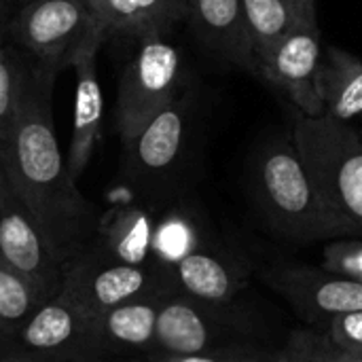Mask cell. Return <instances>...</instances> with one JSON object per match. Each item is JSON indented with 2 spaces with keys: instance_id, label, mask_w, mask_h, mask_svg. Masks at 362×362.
<instances>
[{
  "instance_id": "1",
  "label": "cell",
  "mask_w": 362,
  "mask_h": 362,
  "mask_svg": "<svg viewBox=\"0 0 362 362\" xmlns=\"http://www.w3.org/2000/svg\"><path fill=\"white\" fill-rule=\"evenodd\" d=\"M55 72L38 62L30 66L17 117L0 142V170L66 263L85 242L93 212L78 193L57 142L51 108Z\"/></svg>"
},
{
  "instance_id": "2",
  "label": "cell",
  "mask_w": 362,
  "mask_h": 362,
  "mask_svg": "<svg viewBox=\"0 0 362 362\" xmlns=\"http://www.w3.org/2000/svg\"><path fill=\"white\" fill-rule=\"evenodd\" d=\"M291 136L339 238H362L361 132L325 115L297 112Z\"/></svg>"
},
{
  "instance_id": "3",
  "label": "cell",
  "mask_w": 362,
  "mask_h": 362,
  "mask_svg": "<svg viewBox=\"0 0 362 362\" xmlns=\"http://www.w3.org/2000/svg\"><path fill=\"white\" fill-rule=\"evenodd\" d=\"M255 191L265 218L280 235L299 244L339 238L293 136L274 138L257 153Z\"/></svg>"
},
{
  "instance_id": "4",
  "label": "cell",
  "mask_w": 362,
  "mask_h": 362,
  "mask_svg": "<svg viewBox=\"0 0 362 362\" xmlns=\"http://www.w3.org/2000/svg\"><path fill=\"white\" fill-rule=\"evenodd\" d=\"M125 64L115 106V125L121 144L129 142L157 112L185 89L180 51L165 34H144Z\"/></svg>"
},
{
  "instance_id": "5",
  "label": "cell",
  "mask_w": 362,
  "mask_h": 362,
  "mask_svg": "<svg viewBox=\"0 0 362 362\" xmlns=\"http://www.w3.org/2000/svg\"><path fill=\"white\" fill-rule=\"evenodd\" d=\"M100 23L85 0H25L8 19V36L38 64L62 70Z\"/></svg>"
},
{
  "instance_id": "6",
  "label": "cell",
  "mask_w": 362,
  "mask_h": 362,
  "mask_svg": "<svg viewBox=\"0 0 362 362\" xmlns=\"http://www.w3.org/2000/svg\"><path fill=\"white\" fill-rule=\"evenodd\" d=\"M195 93L185 87L172 104L123 144V174L134 189L151 193L176 172L187 153Z\"/></svg>"
},
{
  "instance_id": "7",
  "label": "cell",
  "mask_w": 362,
  "mask_h": 362,
  "mask_svg": "<svg viewBox=\"0 0 362 362\" xmlns=\"http://www.w3.org/2000/svg\"><path fill=\"white\" fill-rule=\"evenodd\" d=\"M0 263L25 280L42 301L64 288V261L0 170Z\"/></svg>"
},
{
  "instance_id": "8",
  "label": "cell",
  "mask_w": 362,
  "mask_h": 362,
  "mask_svg": "<svg viewBox=\"0 0 362 362\" xmlns=\"http://www.w3.org/2000/svg\"><path fill=\"white\" fill-rule=\"evenodd\" d=\"M322 45L318 25H299L278 40L257 64V74L280 89L299 115L322 117L325 106L318 91Z\"/></svg>"
},
{
  "instance_id": "9",
  "label": "cell",
  "mask_w": 362,
  "mask_h": 362,
  "mask_svg": "<svg viewBox=\"0 0 362 362\" xmlns=\"http://www.w3.org/2000/svg\"><path fill=\"white\" fill-rule=\"evenodd\" d=\"M108 38V30L100 23L72 53L68 66L74 70L76 76V93H74V125L72 138L68 146V172L76 182L98 146L100 132H102V115H104V98L102 87L98 81V51L102 42Z\"/></svg>"
},
{
  "instance_id": "10",
  "label": "cell",
  "mask_w": 362,
  "mask_h": 362,
  "mask_svg": "<svg viewBox=\"0 0 362 362\" xmlns=\"http://www.w3.org/2000/svg\"><path fill=\"white\" fill-rule=\"evenodd\" d=\"M265 282L301 316L320 320L362 310V282L314 267H274Z\"/></svg>"
},
{
  "instance_id": "11",
  "label": "cell",
  "mask_w": 362,
  "mask_h": 362,
  "mask_svg": "<svg viewBox=\"0 0 362 362\" xmlns=\"http://www.w3.org/2000/svg\"><path fill=\"white\" fill-rule=\"evenodd\" d=\"M25 350L51 358H72L100 346L95 320L64 293L45 301L19 331Z\"/></svg>"
},
{
  "instance_id": "12",
  "label": "cell",
  "mask_w": 362,
  "mask_h": 362,
  "mask_svg": "<svg viewBox=\"0 0 362 362\" xmlns=\"http://www.w3.org/2000/svg\"><path fill=\"white\" fill-rule=\"evenodd\" d=\"M185 19L199 42L225 64L257 74V57L242 0H185Z\"/></svg>"
},
{
  "instance_id": "13",
  "label": "cell",
  "mask_w": 362,
  "mask_h": 362,
  "mask_svg": "<svg viewBox=\"0 0 362 362\" xmlns=\"http://www.w3.org/2000/svg\"><path fill=\"white\" fill-rule=\"evenodd\" d=\"M151 286V276L140 265L110 263L95 267L91 274H85L76 267L70 276L64 278L62 293L89 318L98 320L108 310L142 299Z\"/></svg>"
},
{
  "instance_id": "14",
  "label": "cell",
  "mask_w": 362,
  "mask_h": 362,
  "mask_svg": "<svg viewBox=\"0 0 362 362\" xmlns=\"http://www.w3.org/2000/svg\"><path fill=\"white\" fill-rule=\"evenodd\" d=\"M318 91L325 117L348 123L362 121V62L341 47L322 51L318 70Z\"/></svg>"
},
{
  "instance_id": "15",
  "label": "cell",
  "mask_w": 362,
  "mask_h": 362,
  "mask_svg": "<svg viewBox=\"0 0 362 362\" xmlns=\"http://www.w3.org/2000/svg\"><path fill=\"white\" fill-rule=\"evenodd\" d=\"M216 325L193 303L170 299L159 303L155 344L165 356H191L216 350Z\"/></svg>"
},
{
  "instance_id": "16",
  "label": "cell",
  "mask_w": 362,
  "mask_h": 362,
  "mask_svg": "<svg viewBox=\"0 0 362 362\" xmlns=\"http://www.w3.org/2000/svg\"><path fill=\"white\" fill-rule=\"evenodd\" d=\"M93 15L106 25L108 36L168 34L185 19V0H85Z\"/></svg>"
},
{
  "instance_id": "17",
  "label": "cell",
  "mask_w": 362,
  "mask_h": 362,
  "mask_svg": "<svg viewBox=\"0 0 362 362\" xmlns=\"http://www.w3.org/2000/svg\"><path fill=\"white\" fill-rule=\"evenodd\" d=\"M174 267L180 286L202 303H227L238 291V278L231 267L212 252L195 248Z\"/></svg>"
},
{
  "instance_id": "18",
  "label": "cell",
  "mask_w": 362,
  "mask_h": 362,
  "mask_svg": "<svg viewBox=\"0 0 362 362\" xmlns=\"http://www.w3.org/2000/svg\"><path fill=\"white\" fill-rule=\"evenodd\" d=\"M159 303L151 299H134L121 303L95 320L100 344L108 341L121 348H146L155 344Z\"/></svg>"
},
{
  "instance_id": "19",
  "label": "cell",
  "mask_w": 362,
  "mask_h": 362,
  "mask_svg": "<svg viewBox=\"0 0 362 362\" xmlns=\"http://www.w3.org/2000/svg\"><path fill=\"white\" fill-rule=\"evenodd\" d=\"M242 4L257 64L278 40H282L295 28L318 25L308 23L293 0H242Z\"/></svg>"
},
{
  "instance_id": "20",
  "label": "cell",
  "mask_w": 362,
  "mask_h": 362,
  "mask_svg": "<svg viewBox=\"0 0 362 362\" xmlns=\"http://www.w3.org/2000/svg\"><path fill=\"white\" fill-rule=\"evenodd\" d=\"M153 235L151 218L140 210H132L121 214L108 229V248L115 261L142 267L153 255Z\"/></svg>"
},
{
  "instance_id": "21",
  "label": "cell",
  "mask_w": 362,
  "mask_h": 362,
  "mask_svg": "<svg viewBox=\"0 0 362 362\" xmlns=\"http://www.w3.org/2000/svg\"><path fill=\"white\" fill-rule=\"evenodd\" d=\"M42 303L25 280L0 263V335H19L28 318Z\"/></svg>"
},
{
  "instance_id": "22",
  "label": "cell",
  "mask_w": 362,
  "mask_h": 362,
  "mask_svg": "<svg viewBox=\"0 0 362 362\" xmlns=\"http://www.w3.org/2000/svg\"><path fill=\"white\" fill-rule=\"evenodd\" d=\"M28 72L30 66L23 62V57L13 47L2 45L0 47V142L6 138L17 117Z\"/></svg>"
},
{
  "instance_id": "23",
  "label": "cell",
  "mask_w": 362,
  "mask_h": 362,
  "mask_svg": "<svg viewBox=\"0 0 362 362\" xmlns=\"http://www.w3.org/2000/svg\"><path fill=\"white\" fill-rule=\"evenodd\" d=\"M327 272L362 282V238H335L322 250Z\"/></svg>"
},
{
  "instance_id": "24",
  "label": "cell",
  "mask_w": 362,
  "mask_h": 362,
  "mask_svg": "<svg viewBox=\"0 0 362 362\" xmlns=\"http://www.w3.org/2000/svg\"><path fill=\"white\" fill-rule=\"evenodd\" d=\"M159 362H288L286 352H269L255 346H221L216 350L204 352V354H191V356H165Z\"/></svg>"
},
{
  "instance_id": "25",
  "label": "cell",
  "mask_w": 362,
  "mask_h": 362,
  "mask_svg": "<svg viewBox=\"0 0 362 362\" xmlns=\"http://www.w3.org/2000/svg\"><path fill=\"white\" fill-rule=\"evenodd\" d=\"M195 250L193 231L182 221H168L153 235V255L165 263H178L185 255Z\"/></svg>"
},
{
  "instance_id": "26",
  "label": "cell",
  "mask_w": 362,
  "mask_h": 362,
  "mask_svg": "<svg viewBox=\"0 0 362 362\" xmlns=\"http://www.w3.org/2000/svg\"><path fill=\"white\" fill-rule=\"evenodd\" d=\"M327 335L337 348L362 352V310L333 318Z\"/></svg>"
},
{
  "instance_id": "27",
  "label": "cell",
  "mask_w": 362,
  "mask_h": 362,
  "mask_svg": "<svg viewBox=\"0 0 362 362\" xmlns=\"http://www.w3.org/2000/svg\"><path fill=\"white\" fill-rule=\"evenodd\" d=\"M327 335L297 331L288 341L286 358L288 362H327Z\"/></svg>"
},
{
  "instance_id": "28",
  "label": "cell",
  "mask_w": 362,
  "mask_h": 362,
  "mask_svg": "<svg viewBox=\"0 0 362 362\" xmlns=\"http://www.w3.org/2000/svg\"><path fill=\"white\" fill-rule=\"evenodd\" d=\"M329 337V335H327ZM327 362H362V352L337 348L331 339L327 344Z\"/></svg>"
},
{
  "instance_id": "29",
  "label": "cell",
  "mask_w": 362,
  "mask_h": 362,
  "mask_svg": "<svg viewBox=\"0 0 362 362\" xmlns=\"http://www.w3.org/2000/svg\"><path fill=\"white\" fill-rule=\"evenodd\" d=\"M301 13V17L308 21V23H318V17H316V0H293Z\"/></svg>"
},
{
  "instance_id": "30",
  "label": "cell",
  "mask_w": 362,
  "mask_h": 362,
  "mask_svg": "<svg viewBox=\"0 0 362 362\" xmlns=\"http://www.w3.org/2000/svg\"><path fill=\"white\" fill-rule=\"evenodd\" d=\"M8 6H0V47L4 45V38L8 36Z\"/></svg>"
},
{
  "instance_id": "31",
  "label": "cell",
  "mask_w": 362,
  "mask_h": 362,
  "mask_svg": "<svg viewBox=\"0 0 362 362\" xmlns=\"http://www.w3.org/2000/svg\"><path fill=\"white\" fill-rule=\"evenodd\" d=\"M8 2H11V0H0V6H8Z\"/></svg>"
},
{
  "instance_id": "32",
  "label": "cell",
  "mask_w": 362,
  "mask_h": 362,
  "mask_svg": "<svg viewBox=\"0 0 362 362\" xmlns=\"http://www.w3.org/2000/svg\"><path fill=\"white\" fill-rule=\"evenodd\" d=\"M19 2H25V0H19Z\"/></svg>"
},
{
  "instance_id": "33",
  "label": "cell",
  "mask_w": 362,
  "mask_h": 362,
  "mask_svg": "<svg viewBox=\"0 0 362 362\" xmlns=\"http://www.w3.org/2000/svg\"><path fill=\"white\" fill-rule=\"evenodd\" d=\"M361 140H362V132H361Z\"/></svg>"
}]
</instances>
